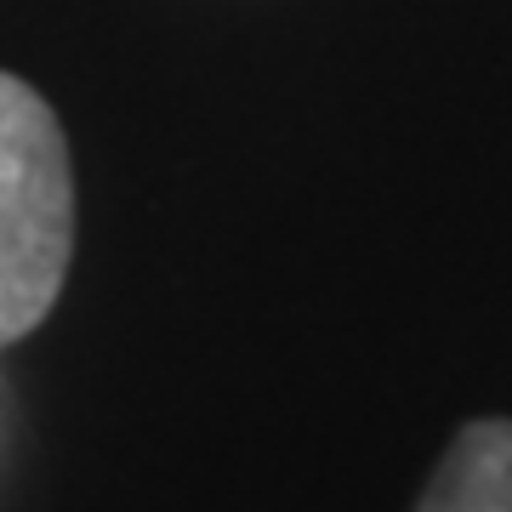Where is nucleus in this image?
<instances>
[{
    "label": "nucleus",
    "instance_id": "obj_1",
    "mask_svg": "<svg viewBox=\"0 0 512 512\" xmlns=\"http://www.w3.org/2000/svg\"><path fill=\"white\" fill-rule=\"evenodd\" d=\"M74 262V160L52 103L0 69V348L46 319Z\"/></svg>",
    "mask_w": 512,
    "mask_h": 512
},
{
    "label": "nucleus",
    "instance_id": "obj_2",
    "mask_svg": "<svg viewBox=\"0 0 512 512\" xmlns=\"http://www.w3.org/2000/svg\"><path fill=\"white\" fill-rule=\"evenodd\" d=\"M416 512H512V421H467L427 478Z\"/></svg>",
    "mask_w": 512,
    "mask_h": 512
}]
</instances>
